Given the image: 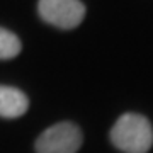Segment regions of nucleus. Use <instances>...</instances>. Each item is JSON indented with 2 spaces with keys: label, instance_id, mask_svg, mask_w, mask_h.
<instances>
[{
  "label": "nucleus",
  "instance_id": "3",
  "mask_svg": "<svg viewBox=\"0 0 153 153\" xmlns=\"http://www.w3.org/2000/svg\"><path fill=\"white\" fill-rule=\"evenodd\" d=\"M38 12L44 22L58 29H73L85 17V5L80 0H39Z\"/></svg>",
  "mask_w": 153,
  "mask_h": 153
},
{
  "label": "nucleus",
  "instance_id": "5",
  "mask_svg": "<svg viewBox=\"0 0 153 153\" xmlns=\"http://www.w3.org/2000/svg\"><path fill=\"white\" fill-rule=\"evenodd\" d=\"M22 49L21 39L14 33L0 27V60H10L16 58Z\"/></svg>",
  "mask_w": 153,
  "mask_h": 153
},
{
  "label": "nucleus",
  "instance_id": "2",
  "mask_svg": "<svg viewBox=\"0 0 153 153\" xmlns=\"http://www.w3.org/2000/svg\"><path fill=\"white\" fill-rule=\"evenodd\" d=\"M82 145V131L73 123H58L36 140L38 153H76Z\"/></svg>",
  "mask_w": 153,
  "mask_h": 153
},
{
  "label": "nucleus",
  "instance_id": "4",
  "mask_svg": "<svg viewBox=\"0 0 153 153\" xmlns=\"http://www.w3.org/2000/svg\"><path fill=\"white\" fill-rule=\"evenodd\" d=\"M29 107V100L26 94L16 87L0 85V117H19Z\"/></svg>",
  "mask_w": 153,
  "mask_h": 153
},
{
  "label": "nucleus",
  "instance_id": "1",
  "mask_svg": "<svg viewBox=\"0 0 153 153\" xmlns=\"http://www.w3.org/2000/svg\"><path fill=\"white\" fill-rule=\"evenodd\" d=\"M111 140L124 153H146L153 145V128L145 116H121L111 131Z\"/></svg>",
  "mask_w": 153,
  "mask_h": 153
}]
</instances>
